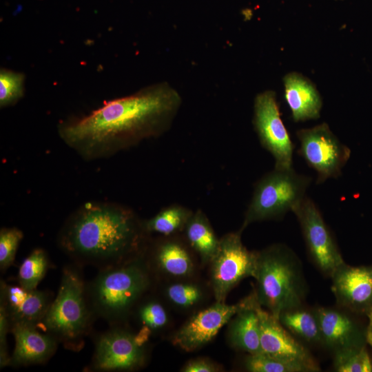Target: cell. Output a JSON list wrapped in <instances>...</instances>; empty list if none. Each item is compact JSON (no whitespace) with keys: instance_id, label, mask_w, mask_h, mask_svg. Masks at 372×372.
<instances>
[{"instance_id":"e0dca14e","label":"cell","mask_w":372,"mask_h":372,"mask_svg":"<svg viewBox=\"0 0 372 372\" xmlns=\"http://www.w3.org/2000/svg\"><path fill=\"white\" fill-rule=\"evenodd\" d=\"M314 312L318 320L322 342L334 353L363 347L361 333L348 316L325 307H318Z\"/></svg>"},{"instance_id":"52a82bcc","label":"cell","mask_w":372,"mask_h":372,"mask_svg":"<svg viewBox=\"0 0 372 372\" xmlns=\"http://www.w3.org/2000/svg\"><path fill=\"white\" fill-rule=\"evenodd\" d=\"M149 338L145 331H133L124 324L110 325L105 331L94 335V353L85 371L114 372L141 369L148 358Z\"/></svg>"},{"instance_id":"2e32d148","label":"cell","mask_w":372,"mask_h":372,"mask_svg":"<svg viewBox=\"0 0 372 372\" xmlns=\"http://www.w3.org/2000/svg\"><path fill=\"white\" fill-rule=\"evenodd\" d=\"M38 326L17 323L11 325L15 347L10 358V366H20L42 364L56 353L59 342Z\"/></svg>"},{"instance_id":"7a4b0ae2","label":"cell","mask_w":372,"mask_h":372,"mask_svg":"<svg viewBox=\"0 0 372 372\" xmlns=\"http://www.w3.org/2000/svg\"><path fill=\"white\" fill-rule=\"evenodd\" d=\"M130 208L116 203L91 201L82 205L63 223L59 247L73 262L98 270L140 257L150 234Z\"/></svg>"},{"instance_id":"d6a6232c","label":"cell","mask_w":372,"mask_h":372,"mask_svg":"<svg viewBox=\"0 0 372 372\" xmlns=\"http://www.w3.org/2000/svg\"><path fill=\"white\" fill-rule=\"evenodd\" d=\"M371 329H372V326H371Z\"/></svg>"},{"instance_id":"9a60e30c","label":"cell","mask_w":372,"mask_h":372,"mask_svg":"<svg viewBox=\"0 0 372 372\" xmlns=\"http://www.w3.org/2000/svg\"><path fill=\"white\" fill-rule=\"evenodd\" d=\"M53 299L49 291L28 290L2 279L0 281V307L5 311L10 326L17 323L41 325Z\"/></svg>"},{"instance_id":"1f68e13d","label":"cell","mask_w":372,"mask_h":372,"mask_svg":"<svg viewBox=\"0 0 372 372\" xmlns=\"http://www.w3.org/2000/svg\"><path fill=\"white\" fill-rule=\"evenodd\" d=\"M220 368L207 358H195L188 361L181 369L183 372H216Z\"/></svg>"},{"instance_id":"8fae6325","label":"cell","mask_w":372,"mask_h":372,"mask_svg":"<svg viewBox=\"0 0 372 372\" xmlns=\"http://www.w3.org/2000/svg\"><path fill=\"white\" fill-rule=\"evenodd\" d=\"M292 211L300 223L310 257L324 274L331 276L344 261L319 209L305 196Z\"/></svg>"},{"instance_id":"484cf974","label":"cell","mask_w":372,"mask_h":372,"mask_svg":"<svg viewBox=\"0 0 372 372\" xmlns=\"http://www.w3.org/2000/svg\"><path fill=\"white\" fill-rule=\"evenodd\" d=\"M245 366L251 372H310L304 365L280 360L263 353L249 354L245 360Z\"/></svg>"},{"instance_id":"cb8c5ba5","label":"cell","mask_w":372,"mask_h":372,"mask_svg":"<svg viewBox=\"0 0 372 372\" xmlns=\"http://www.w3.org/2000/svg\"><path fill=\"white\" fill-rule=\"evenodd\" d=\"M51 267L48 253L42 248L33 249L19 267L17 275L19 285L28 290L37 289Z\"/></svg>"},{"instance_id":"5bb4252c","label":"cell","mask_w":372,"mask_h":372,"mask_svg":"<svg viewBox=\"0 0 372 372\" xmlns=\"http://www.w3.org/2000/svg\"><path fill=\"white\" fill-rule=\"evenodd\" d=\"M256 309L260 328L262 353L271 357L296 362L308 368L310 372L320 367L307 349L300 343L279 321L258 302Z\"/></svg>"},{"instance_id":"f1b7e54d","label":"cell","mask_w":372,"mask_h":372,"mask_svg":"<svg viewBox=\"0 0 372 372\" xmlns=\"http://www.w3.org/2000/svg\"><path fill=\"white\" fill-rule=\"evenodd\" d=\"M23 231L17 227H3L0 230V269L6 271L14 262Z\"/></svg>"},{"instance_id":"4316f807","label":"cell","mask_w":372,"mask_h":372,"mask_svg":"<svg viewBox=\"0 0 372 372\" xmlns=\"http://www.w3.org/2000/svg\"><path fill=\"white\" fill-rule=\"evenodd\" d=\"M333 366L338 372H371L372 361L361 347L334 353Z\"/></svg>"},{"instance_id":"f546056e","label":"cell","mask_w":372,"mask_h":372,"mask_svg":"<svg viewBox=\"0 0 372 372\" xmlns=\"http://www.w3.org/2000/svg\"><path fill=\"white\" fill-rule=\"evenodd\" d=\"M203 291L192 283H174L165 289L169 300L176 306L187 308L199 302L203 298Z\"/></svg>"},{"instance_id":"603a6c76","label":"cell","mask_w":372,"mask_h":372,"mask_svg":"<svg viewBox=\"0 0 372 372\" xmlns=\"http://www.w3.org/2000/svg\"><path fill=\"white\" fill-rule=\"evenodd\" d=\"M193 211L180 205H172L162 209L152 218L145 220V227L150 234L170 236L184 230Z\"/></svg>"},{"instance_id":"4dcf8cb0","label":"cell","mask_w":372,"mask_h":372,"mask_svg":"<svg viewBox=\"0 0 372 372\" xmlns=\"http://www.w3.org/2000/svg\"><path fill=\"white\" fill-rule=\"evenodd\" d=\"M11 326L6 313L0 307V368L10 366L11 355H9L7 335L10 333Z\"/></svg>"},{"instance_id":"ba28073f","label":"cell","mask_w":372,"mask_h":372,"mask_svg":"<svg viewBox=\"0 0 372 372\" xmlns=\"http://www.w3.org/2000/svg\"><path fill=\"white\" fill-rule=\"evenodd\" d=\"M240 230L220 238L216 254L211 260L210 278L216 302H225L231 289L243 279L254 277L257 252L243 245Z\"/></svg>"},{"instance_id":"d6986e66","label":"cell","mask_w":372,"mask_h":372,"mask_svg":"<svg viewBox=\"0 0 372 372\" xmlns=\"http://www.w3.org/2000/svg\"><path fill=\"white\" fill-rule=\"evenodd\" d=\"M143 257L149 267L174 277H185L194 270V263L185 246L176 239H163L148 243Z\"/></svg>"},{"instance_id":"ac0fdd59","label":"cell","mask_w":372,"mask_h":372,"mask_svg":"<svg viewBox=\"0 0 372 372\" xmlns=\"http://www.w3.org/2000/svg\"><path fill=\"white\" fill-rule=\"evenodd\" d=\"M285 99L294 121L320 117L322 101L315 85L298 72H290L283 79Z\"/></svg>"},{"instance_id":"4fadbf2b","label":"cell","mask_w":372,"mask_h":372,"mask_svg":"<svg viewBox=\"0 0 372 372\" xmlns=\"http://www.w3.org/2000/svg\"><path fill=\"white\" fill-rule=\"evenodd\" d=\"M331 278L332 291L340 306L355 311H369L366 338L372 346V267H352L344 262Z\"/></svg>"},{"instance_id":"6da1fadb","label":"cell","mask_w":372,"mask_h":372,"mask_svg":"<svg viewBox=\"0 0 372 372\" xmlns=\"http://www.w3.org/2000/svg\"><path fill=\"white\" fill-rule=\"evenodd\" d=\"M167 83L109 101L90 114L58 125L62 141L85 161L110 157L170 127L181 105Z\"/></svg>"},{"instance_id":"ffe728a7","label":"cell","mask_w":372,"mask_h":372,"mask_svg":"<svg viewBox=\"0 0 372 372\" xmlns=\"http://www.w3.org/2000/svg\"><path fill=\"white\" fill-rule=\"evenodd\" d=\"M255 293L249 302L231 318L228 329L230 344L249 354L262 353L260 328Z\"/></svg>"},{"instance_id":"5b68a950","label":"cell","mask_w":372,"mask_h":372,"mask_svg":"<svg viewBox=\"0 0 372 372\" xmlns=\"http://www.w3.org/2000/svg\"><path fill=\"white\" fill-rule=\"evenodd\" d=\"M254 291L258 304L277 318L283 311L300 307L306 286L300 262L282 244L257 251Z\"/></svg>"},{"instance_id":"7402d4cb","label":"cell","mask_w":372,"mask_h":372,"mask_svg":"<svg viewBox=\"0 0 372 372\" xmlns=\"http://www.w3.org/2000/svg\"><path fill=\"white\" fill-rule=\"evenodd\" d=\"M278 319L291 333L311 343L322 342L318 318L314 311L301 307L281 313Z\"/></svg>"},{"instance_id":"7c38bea8","label":"cell","mask_w":372,"mask_h":372,"mask_svg":"<svg viewBox=\"0 0 372 372\" xmlns=\"http://www.w3.org/2000/svg\"><path fill=\"white\" fill-rule=\"evenodd\" d=\"M252 293L234 304L216 302L192 316L173 337V344L186 351L196 350L210 342L231 318L251 300Z\"/></svg>"},{"instance_id":"83f0119b","label":"cell","mask_w":372,"mask_h":372,"mask_svg":"<svg viewBox=\"0 0 372 372\" xmlns=\"http://www.w3.org/2000/svg\"><path fill=\"white\" fill-rule=\"evenodd\" d=\"M25 75L2 68L0 72V107H9L17 103L24 94Z\"/></svg>"},{"instance_id":"44dd1931","label":"cell","mask_w":372,"mask_h":372,"mask_svg":"<svg viewBox=\"0 0 372 372\" xmlns=\"http://www.w3.org/2000/svg\"><path fill=\"white\" fill-rule=\"evenodd\" d=\"M186 240L203 262H210L217 252V238L207 217L198 209L194 212L184 229Z\"/></svg>"},{"instance_id":"30bf717a","label":"cell","mask_w":372,"mask_h":372,"mask_svg":"<svg viewBox=\"0 0 372 372\" xmlns=\"http://www.w3.org/2000/svg\"><path fill=\"white\" fill-rule=\"evenodd\" d=\"M254 125L262 146L274 158V168H292L294 145L280 117L273 91L267 90L256 96Z\"/></svg>"},{"instance_id":"3957f363","label":"cell","mask_w":372,"mask_h":372,"mask_svg":"<svg viewBox=\"0 0 372 372\" xmlns=\"http://www.w3.org/2000/svg\"><path fill=\"white\" fill-rule=\"evenodd\" d=\"M152 285V273L143 255L99 270L92 280L87 281L86 289L96 318L113 325L125 323Z\"/></svg>"},{"instance_id":"277c9868","label":"cell","mask_w":372,"mask_h":372,"mask_svg":"<svg viewBox=\"0 0 372 372\" xmlns=\"http://www.w3.org/2000/svg\"><path fill=\"white\" fill-rule=\"evenodd\" d=\"M83 267L75 262L63 267L57 295L41 323L59 344L74 352L83 348L96 320L89 302Z\"/></svg>"},{"instance_id":"9c48e42d","label":"cell","mask_w":372,"mask_h":372,"mask_svg":"<svg viewBox=\"0 0 372 372\" xmlns=\"http://www.w3.org/2000/svg\"><path fill=\"white\" fill-rule=\"evenodd\" d=\"M296 135L300 142L299 154L316 172L318 184L341 175L351 150L339 141L327 123L299 130Z\"/></svg>"},{"instance_id":"8992f818","label":"cell","mask_w":372,"mask_h":372,"mask_svg":"<svg viewBox=\"0 0 372 372\" xmlns=\"http://www.w3.org/2000/svg\"><path fill=\"white\" fill-rule=\"evenodd\" d=\"M311 178L292 168L276 169L265 174L254 187L241 229L266 220L279 219L304 197Z\"/></svg>"},{"instance_id":"d4e9b609","label":"cell","mask_w":372,"mask_h":372,"mask_svg":"<svg viewBox=\"0 0 372 372\" xmlns=\"http://www.w3.org/2000/svg\"><path fill=\"white\" fill-rule=\"evenodd\" d=\"M147 294L139 301L132 315L138 321L142 330L151 335L164 328L168 322V315L163 305L154 298H146Z\"/></svg>"}]
</instances>
